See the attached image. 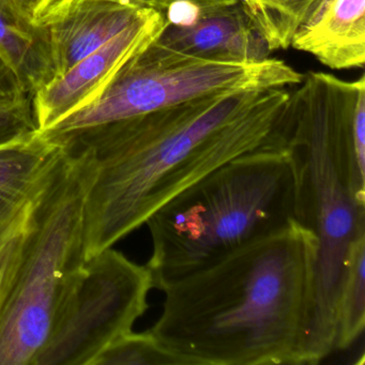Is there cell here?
Here are the masks:
<instances>
[{
  "instance_id": "cell-1",
  "label": "cell",
  "mask_w": 365,
  "mask_h": 365,
  "mask_svg": "<svg viewBox=\"0 0 365 365\" xmlns=\"http://www.w3.org/2000/svg\"><path fill=\"white\" fill-rule=\"evenodd\" d=\"M289 96L286 87L209 96L54 140L86 147L95 161L85 202V259L230 160L287 149Z\"/></svg>"
},
{
  "instance_id": "cell-2",
  "label": "cell",
  "mask_w": 365,
  "mask_h": 365,
  "mask_svg": "<svg viewBox=\"0 0 365 365\" xmlns=\"http://www.w3.org/2000/svg\"><path fill=\"white\" fill-rule=\"evenodd\" d=\"M318 240L294 220L162 292L149 332L189 365H303Z\"/></svg>"
},
{
  "instance_id": "cell-3",
  "label": "cell",
  "mask_w": 365,
  "mask_h": 365,
  "mask_svg": "<svg viewBox=\"0 0 365 365\" xmlns=\"http://www.w3.org/2000/svg\"><path fill=\"white\" fill-rule=\"evenodd\" d=\"M290 91L288 151L297 178V221L318 240L307 364L334 351L336 304L351 243L365 234V175L354 125L365 110V76L347 82L307 72Z\"/></svg>"
},
{
  "instance_id": "cell-4",
  "label": "cell",
  "mask_w": 365,
  "mask_h": 365,
  "mask_svg": "<svg viewBox=\"0 0 365 365\" xmlns=\"http://www.w3.org/2000/svg\"><path fill=\"white\" fill-rule=\"evenodd\" d=\"M294 220L297 178L288 148L235 158L147 220L153 288L162 290Z\"/></svg>"
},
{
  "instance_id": "cell-5",
  "label": "cell",
  "mask_w": 365,
  "mask_h": 365,
  "mask_svg": "<svg viewBox=\"0 0 365 365\" xmlns=\"http://www.w3.org/2000/svg\"><path fill=\"white\" fill-rule=\"evenodd\" d=\"M36 200L16 272L0 305V365H33L84 266L85 202L93 153L76 143Z\"/></svg>"
},
{
  "instance_id": "cell-6",
  "label": "cell",
  "mask_w": 365,
  "mask_h": 365,
  "mask_svg": "<svg viewBox=\"0 0 365 365\" xmlns=\"http://www.w3.org/2000/svg\"><path fill=\"white\" fill-rule=\"evenodd\" d=\"M303 76L277 58L249 63L207 61L155 40L131 57L88 106L40 132L58 140L209 96L296 86Z\"/></svg>"
},
{
  "instance_id": "cell-7",
  "label": "cell",
  "mask_w": 365,
  "mask_h": 365,
  "mask_svg": "<svg viewBox=\"0 0 365 365\" xmlns=\"http://www.w3.org/2000/svg\"><path fill=\"white\" fill-rule=\"evenodd\" d=\"M147 266L108 247L85 262L33 365H91L148 309Z\"/></svg>"
},
{
  "instance_id": "cell-8",
  "label": "cell",
  "mask_w": 365,
  "mask_h": 365,
  "mask_svg": "<svg viewBox=\"0 0 365 365\" xmlns=\"http://www.w3.org/2000/svg\"><path fill=\"white\" fill-rule=\"evenodd\" d=\"M164 24L163 14L149 9L63 76L35 91L31 104L38 131H44L93 102L131 57L159 38Z\"/></svg>"
},
{
  "instance_id": "cell-9",
  "label": "cell",
  "mask_w": 365,
  "mask_h": 365,
  "mask_svg": "<svg viewBox=\"0 0 365 365\" xmlns=\"http://www.w3.org/2000/svg\"><path fill=\"white\" fill-rule=\"evenodd\" d=\"M148 10L110 0H55L37 21L50 41L55 78L108 43Z\"/></svg>"
},
{
  "instance_id": "cell-10",
  "label": "cell",
  "mask_w": 365,
  "mask_h": 365,
  "mask_svg": "<svg viewBox=\"0 0 365 365\" xmlns=\"http://www.w3.org/2000/svg\"><path fill=\"white\" fill-rule=\"evenodd\" d=\"M63 153L38 130L0 145V242L27 219Z\"/></svg>"
},
{
  "instance_id": "cell-11",
  "label": "cell",
  "mask_w": 365,
  "mask_h": 365,
  "mask_svg": "<svg viewBox=\"0 0 365 365\" xmlns=\"http://www.w3.org/2000/svg\"><path fill=\"white\" fill-rule=\"evenodd\" d=\"M157 42L183 54L222 63H259L272 54L239 3L215 10L192 26L164 24Z\"/></svg>"
},
{
  "instance_id": "cell-12",
  "label": "cell",
  "mask_w": 365,
  "mask_h": 365,
  "mask_svg": "<svg viewBox=\"0 0 365 365\" xmlns=\"http://www.w3.org/2000/svg\"><path fill=\"white\" fill-rule=\"evenodd\" d=\"M290 46L332 70L363 69L365 0H318Z\"/></svg>"
},
{
  "instance_id": "cell-13",
  "label": "cell",
  "mask_w": 365,
  "mask_h": 365,
  "mask_svg": "<svg viewBox=\"0 0 365 365\" xmlns=\"http://www.w3.org/2000/svg\"><path fill=\"white\" fill-rule=\"evenodd\" d=\"M0 55L31 95L56 76L46 31L8 0H0Z\"/></svg>"
},
{
  "instance_id": "cell-14",
  "label": "cell",
  "mask_w": 365,
  "mask_h": 365,
  "mask_svg": "<svg viewBox=\"0 0 365 365\" xmlns=\"http://www.w3.org/2000/svg\"><path fill=\"white\" fill-rule=\"evenodd\" d=\"M365 326V234L351 243L336 304L335 350H345L362 335Z\"/></svg>"
},
{
  "instance_id": "cell-15",
  "label": "cell",
  "mask_w": 365,
  "mask_h": 365,
  "mask_svg": "<svg viewBox=\"0 0 365 365\" xmlns=\"http://www.w3.org/2000/svg\"><path fill=\"white\" fill-rule=\"evenodd\" d=\"M91 365H189L165 349L149 331L123 335L100 352Z\"/></svg>"
},
{
  "instance_id": "cell-16",
  "label": "cell",
  "mask_w": 365,
  "mask_h": 365,
  "mask_svg": "<svg viewBox=\"0 0 365 365\" xmlns=\"http://www.w3.org/2000/svg\"><path fill=\"white\" fill-rule=\"evenodd\" d=\"M237 3L238 0H155L153 10L163 14L165 25L183 29L215 10Z\"/></svg>"
},
{
  "instance_id": "cell-17",
  "label": "cell",
  "mask_w": 365,
  "mask_h": 365,
  "mask_svg": "<svg viewBox=\"0 0 365 365\" xmlns=\"http://www.w3.org/2000/svg\"><path fill=\"white\" fill-rule=\"evenodd\" d=\"M37 131L31 96L16 103L0 106V145Z\"/></svg>"
},
{
  "instance_id": "cell-18",
  "label": "cell",
  "mask_w": 365,
  "mask_h": 365,
  "mask_svg": "<svg viewBox=\"0 0 365 365\" xmlns=\"http://www.w3.org/2000/svg\"><path fill=\"white\" fill-rule=\"evenodd\" d=\"M262 1L277 20L286 48H290L294 34L318 3V0H262Z\"/></svg>"
},
{
  "instance_id": "cell-19",
  "label": "cell",
  "mask_w": 365,
  "mask_h": 365,
  "mask_svg": "<svg viewBox=\"0 0 365 365\" xmlns=\"http://www.w3.org/2000/svg\"><path fill=\"white\" fill-rule=\"evenodd\" d=\"M254 29L266 40L271 52L287 50L279 23L262 0H238Z\"/></svg>"
},
{
  "instance_id": "cell-20",
  "label": "cell",
  "mask_w": 365,
  "mask_h": 365,
  "mask_svg": "<svg viewBox=\"0 0 365 365\" xmlns=\"http://www.w3.org/2000/svg\"><path fill=\"white\" fill-rule=\"evenodd\" d=\"M29 217L5 240L0 242V305L7 294L18 266Z\"/></svg>"
},
{
  "instance_id": "cell-21",
  "label": "cell",
  "mask_w": 365,
  "mask_h": 365,
  "mask_svg": "<svg viewBox=\"0 0 365 365\" xmlns=\"http://www.w3.org/2000/svg\"><path fill=\"white\" fill-rule=\"evenodd\" d=\"M29 96L16 70L0 55V106L16 103Z\"/></svg>"
},
{
  "instance_id": "cell-22",
  "label": "cell",
  "mask_w": 365,
  "mask_h": 365,
  "mask_svg": "<svg viewBox=\"0 0 365 365\" xmlns=\"http://www.w3.org/2000/svg\"><path fill=\"white\" fill-rule=\"evenodd\" d=\"M29 20L37 23L38 19L55 0H8Z\"/></svg>"
},
{
  "instance_id": "cell-23",
  "label": "cell",
  "mask_w": 365,
  "mask_h": 365,
  "mask_svg": "<svg viewBox=\"0 0 365 365\" xmlns=\"http://www.w3.org/2000/svg\"><path fill=\"white\" fill-rule=\"evenodd\" d=\"M120 5L128 7L136 8V9H151L153 10L155 0H110Z\"/></svg>"
}]
</instances>
